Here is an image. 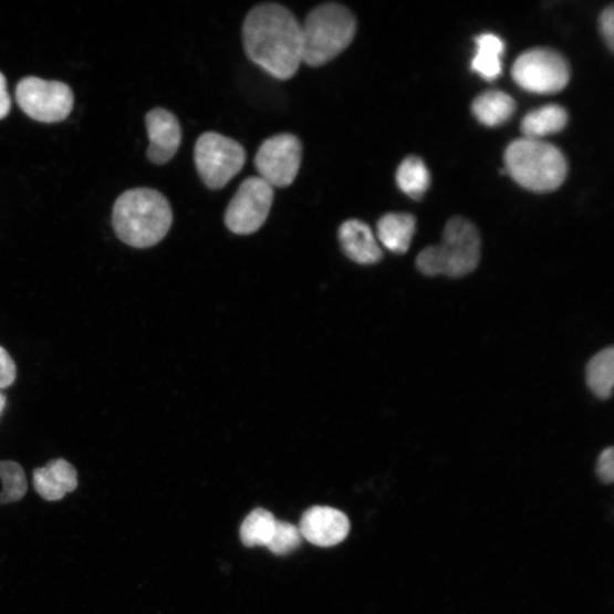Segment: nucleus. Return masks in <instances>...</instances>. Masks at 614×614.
Returning a JSON list of instances; mask_svg holds the SVG:
<instances>
[{
    "mask_svg": "<svg viewBox=\"0 0 614 614\" xmlns=\"http://www.w3.org/2000/svg\"><path fill=\"white\" fill-rule=\"evenodd\" d=\"M17 379V365L10 353L0 346V389H7Z\"/></svg>",
    "mask_w": 614,
    "mask_h": 614,
    "instance_id": "obj_24",
    "label": "nucleus"
},
{
    "mask_svg": "<svg viewBox=\"0 0 614 614\" xmlns=\"http://www.w3.org/2000/svg\"><path fill=\"white\" fill-rule=\"evenodd\" d=\"M302 539L299 527L277 520L274 535L267 548L277 555H285L299 549Z\"/></svg>",
    "mask_w": 614,
    "mask_h": 614,
    "instance_id": "obj_23",
    "label": "nucleus"
},
{
    "mask_svg": "<svg viewBox=\"0 0 614 614\" xmlns=\"http://www.w3.org/2000/svg\"><path fill=\"white\" fill-rule=\"evenodd\" d=\"M174 214L166 196L149 188L123 192L113 208V228L118 239L135 249L153 248L168 235Z\"/></svg>",
    "mask_w": 614,
    "mask_h": 614,
    "instance_id": "obj_2",
    "label": "nucleus"
},
{
    "mask_svg": "<svg viewBox=\"0 0 614 614\" xmlns=\"http://www.w3.org/2000/svg\"><path fill=\"white\" fill-rule=\"evenodd\" d=\"M15 97L29 117L43 123L64 121L74 105V95L67 85L37 76L22 79L17 87Z\"/></svg>",
    "mask_w": 614,
    "mask_h": 614,
    "instance_id": "obj_8",
    "label": "nucleus"
},
{
    "mask_svg": "<svg viewBox=\"0 0 614 614\" xmlns=\"http://www.w3.org/2000/svg\"><path fill=\"white\" fill-rule=\"evenodd\" d=\"M77 485L75 468L64 459L52 460L46 467L33 471V487L37 493L49 502L62 500L67 493H72Z\"/></svg>",
    "mask_w": 614,
    "mask_h": 614,
    "instance_id": "obj_13",
    "label": "nucleus"
},
{
    "mask_svg": "<svg viewBox=\"0 0 614 614\" xmlns=\"http://www.w3.org/2000/svg\"><path fill=\"white\" fill-rule=\"evenodd\" d=\"M302 144L291 134H281L267 139L256 156V168L260 178L271 187L291 186L300 171Z\"/></svg>",
    "mask_w": 614,
    "mask_h": 614,
    "instance_id": "obj_10",
    "label": "nucleus"
},
{
    "mask_svg": "<svg viewBox=\"0 0 614 614\" xmlns=\"http://www.w3.org/2000/svg\"><path fill=\"white\" fill-rule=\"evenodd\" d=\"M274 198L273 187L260 177L246 179L226 212V225L236 235H252L267 221Z\"/></svg>",
    "mask_w": 614,
    "mask_h": 614,
    "instance_id": "obj_9",
    "label": "nucleus"
},
{
    "mask_svg": "<svg viewBox=\"0 0 614 614\" xmlns=\"http://www.w3.org/2000/svg\"><path fill=\"white\" fill-rule=\"evenodd\" d=\"M568 123V113L560 105H547L528 113L521 122L523 138L542 141L543 137L562 132Z\"/></svg>",
    "mask_w": 614,
    "mask_h": 614,
    "instance_id": "obj_16",
    "label": "nucleus"
},
{
    "mask_svg": "<svg viewBox=\"0 0 614 614\" xmlns=\"http://www.w3.org/2000/svg\"><path fill=\"white\" fill-rule=\"evenodd\" d=\"M481 240L476 226L465 218L456 217L445 226L441 242L420 252L417 268L428 277L461 278L478 267Z\"/></svg>",
    "mask_w": 614,
    "mask_h": 614,
    "instance_id": "obj_3",
    "label": "nucleus"
},
{
    "mask_svg": "<svg viewBox=\"0 0 614 614\" xmlns=\"http://www.w3.org/2000/svg\"><path fill=\"white\" fill-rule=\"evenodd\" d=\"M277 519L266 509L252 511L240 527V540L244 547H268L274 535Z\"/></svg>",
    "mask_w": 614,
    "mask_h": 614,
    "instance_id": "obj_20",
    "label": "nucleus"
},
{
    "mask_svg": "<svg viewBox=\"0 0 614 614\" xmlns=\"http://www.w3.org/2000/svg\"><path fill=\"white\" fill-rule=\"evenodd\" d=\"M512 77L518 86L529 93L555 94L566 87L570 66L560 53L550 49H534L516 60Z\"/></svg>",
    "mask_w": 614,
    "mask_h": 614,
    "instance_id": "obj_7",
    "label": "nucleus"
},
{
    "mask_svg": "<svg viewBox=\"0 0 614 614\" xmlns=\"http://www.w3.org/2000/svg\"><path fill=\"white\" fill-rule=\"evenodd\" d=\"M6 406H7V396L2 392H0V416H2Z\"/></svg>",
    "mask_w": 614,
    "mask_h": 614,
    "instance_id": "obj_28",
    "label": "nucleus"
},
{
    "mask_svg": "<svg viewBox=\"0 0 614 614\" xmlns=\"http://www.w3.org/2000/svg\"><path fill=\"white\" fill-rule=\"evenodd\" d=\"M12 108V100L8 92V81L6 75L0 72V119L6 118Z\"/></svg>",
    "mask_w": 614,
    "mask_h": 614,
    "instance_id": "obj_27",
    "label": "nucleus"
},
{
    "mask_svg": "<svg viewBox=\"0 0 614 614\" xmlns=\"http://www.w3.org/2000/svg\"><path fill=\"white\" fill-rule=\"evenodd\" d=\"M597 473L604 483H611L614 478V454L613 448L607 447L601 454L597 461Z\"/></svg>",
    "mask_w": 614,
    "mask_h": 614,
    "instance_id": "obj_25",
    "label": "nucleus"
},
{
    "mask_svg": "<svg viewBox=\"0 0 614 614\" xmlns=\"http://www.w3.org/2000/svg\"><path fill=\"white\" fill-rule=\"evenodd\" d=\"M516 112L513 98L501 91H489L472 103L475 117L486 127L504 125Z\"/></svg>",
    "mask_w": 614,
    "mask_h": 614,
    "instance_id": "obj_17",
    "label": "nucleus"
},
{
    "mask_svg": "<svg viewBox=\"0 0 614 614\" xmlns=\"http://www.w3.org/2000/svg\"><path fill=\"white\" fill-rule=\"evenodd\" d=\"M301 535L308 542L320 548L335 547L348 537L351 522L348 517L331 507H313L301 519Z\"/></svg>",
    "mask_w": 614,
    "mask_h": 614,
    "instance_id": "obj_11",
    "label": "nucleus"
},
{
    "mask_svg": "<svg viewBox=\"0 0 614 614\" xmlns=\"http://www.w3.org/2000/svg\"><path fill=\"white\" fill-rule=\"evenodd\" d=\"M246 54L279 80L295 75L303 63L302 25L278 4H262L246 17L242 27Z\"/></svg>",
    "mask_w": 614,
    "mask_h": 614,
    "instance_id": "obj_1",
    "label": "nucleus"
},
{
    "mask_svg": "<svg viewBox=\"0 0 614 614\" xmlns=\"http://www.w3.org/2000/svg\"><path fill=\"white\" fill-rule=\"evenodd\" d=\"M506 174L521 187L535 192L558 189L568 174L566 159L555 146L522 138L509 145L504 155Z\"/></svg>",
    "mask_w": 614,
    "mask_h": 614,
    "instance_id": "obj_4",
    "label": "nucleus"
},
{
    "mask_svg": "<svg viewBox=\"0 0 614 614\" xmlns=\"http://www.w3.org/2000/svg\"><path fill=\"white\" fill-rule=\"evenodd\" d=\"M475 43L476 54L471 69L485 80L498 79L502 73L503 40L497 34L483 33L476 37Z\"/></svg>",
    "mask_w": 614,
    "mask_h": 614,
    "instance_id": "obj_18",
    "label": "nucleus"
},
{
    "mask_svg": "<svg viewBox=\"0 0 614 614\" xmlns=\"http://www.w3.org/2000/svg\"><path fill=\"white\" fill-rule=\"evenodd\" d=\"M356 27L347 8L336 3L318 7L302 25L303 62L312 67L330 63L352 44Z\"/></svg>",
    "mask_w": 614,
    "mask_h": 614,
    "instance_id": "obj_5",
    "label": "nucleus"
},
{
    "mask_svg": "<svg viewBox=\"0 0 614 614\" xmlns=\"http://www.w3.org/2000/svg\"><path fill=\"white\" fill-rule=\"evenodd\" d=\"M339 237L344 253L353 262L367 266L378 263L383 259L381 246L366 223L348 220L340 228Z\"/></svg>",
    "mask_w": 614,
    "mask_h": 614,
    "instance_id": "obj_14",
    "label": "nucleus"
},
{
    "mask_svg": "<svg viewBox=\"0 0 614 614\" xmlns=\"http://www.w3.org/2000/svg\"><path fill=\"white\" fill-rule=\"evenodd\" d=\"M194 157L202 183L217 190L227 186L241 171L246 152L231 138L205 133L196 142Z\"/></svg>",
    "mask_w": 614,
    "mask_h": 614,
    "instance_id": "obj_6",
    "label": "nucleus"
},
{
    "mask_svg": "<svg viewBox=\"0 0 614 614\" xmlns=\"http://www.w3.org/2000/svg\"><path fill=\"white\" fill-rule=\"evenodd\" d=\"M586 379L595 396L606 399L614 384V350L605 348L594 355L587 365Z\"/></svg>",
    "mask_w": 614,
    "mask_h": 614,
    "instance_id": "obj_19",
    "label": "nucleus"
},
{
    "mask_svg": "<svg viewBox=\"0 0 614 614\" xmlns=\"http://www.w3.org/2000/svg\"><path fill=\"white\" fill-rule=\"evenodd\" d=\"M416 227V218L412 215L388 214L377 225L378 238L391 252L404 254L412 246Z\"/></svg>",
    "mask_w": 614,
    "mask_h": 614,
    "instance_id": "obj_15",
    "label": "nucleus"
},
{
    "mask_svg": "<svg viewBox=\"0 0 614 614\" xmlns=\"http://www.w3.org/2000/svg\"><path fill=\"white\" fill-rule=\"evenodd\" d=\"M28 491L23 468L14 461H0V506L22 500Z\"/></svg>",
    "mask_w": 614,
    "mask_h": 614,
    "instance_id": "obj_22",
    "label": "nucleus"
},
{
    "mask_svg": "<svg viewBox=\"0 0 614 614\" xmlns=\"http://www.w3.org/2000/svg\"><path fill=\"white\" fill-rule=\"evenodd\" d=\"M149 139L148 159L154 164H166L174 158L181 144V127L178 118L164 108H154L146 115Z\"/></svg>",
    "mask_w": 614,
    "mask_h": 614,
    "instance_id": "obj_12",
    "label": "nucleus"
},
{
    "mask_svg": "<svg viewBox=\"0 0 614 614\" xmlns=\"http://www.w3.org/2000/svg\"><path fill=\"white\" fill-rule=\"evenodd\" d=\"M600 29L607 48L612 52L614 46V9L612 6L602 12L600 18Z\"/></svg>",
    "mask_w": 614,
    "mask_h": 614,
    "instance_id": "obj_26",
    "label": "nucleus"
},
{
    "mask_svg": "<svg viewBox=\"0 0 614 614\" xmlns=\"http://www.w3.org/2000/svg\"><path fill=\"white\" fill-rule=\"evenodd\" d=\"M396 181L404 194L414 199H419L430 186V174L422 158L409 156L400 163Z\"/></svg>",
    "mask_w": 614,
    "mask_h": 614,
    "instance_id": "obj_21",
    "label": "nucleus"
}]
</instances>
